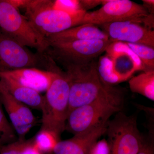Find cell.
<instances>
[{"instance_id": "7", "label": "cell", "mask_w": 154, "mask_h": 154, "mask_svg": "<svg viewBox=\"0 0 154 154\" xmlns=\"http://www.w3.org/2000/svg\"><path fill=\"white\" fill-rule=\"evenodd\" d=\"M111 154H137L145 136L137 125V114L128 116L120 111L107 123L106 133Z\"/></svg>"}, {"instance_id": "4", "label": "cell", "mask_w": 154, "mask_h": 154, "mask_svg": "<svg viewBox=\"0 0 154 154\" xmlns=\"http://www.w3.org/2000/svg\"><path fill=\"white\" fill-rule=\"evenodd\" d=\"M124 99H99L72 110L65 130L74 135L82 134L106 125L110 117L122 111Z\"/></svg>"}, {"instance_id": "30", "label": "cell", "mask_w": 154, "mask_h": 154, "mask_svg": "<svg viewBox=\"0 0 154 154\" xmlns=\"http://www.w3.org/2000/svg\"><path fill=\"white\" fill-rule=\"evenodd\" d=\"M0 148H1V147H0Z\"/></svg>"}, {"instance_id": "13", "label": "cell", "mask_w": 154, "mask_h": 154, "mask_svg": "<svg viewBox=\"0 0 154 154\" xmlns=\"http://www.w3.org/2000/svg\"><path fill=\"white\" fill-rule=\"evenodd\" d=\"M57 66L52 71L30 68L3 72H0V77L11 78L22 85L41 93L46 92L52 82Z\"/></svg>"}, {"instance_id": "25", "label": "cell", "mask_w": 154, "mask_h": 154, "mask_svg": "<svg viewBox=\"0 0 154 154\" xmlns=\"http://www.w3.org/2000/svg\"><path fill=\"white\" fill-rule=\"evenodd\" d=\"M137 154H154V131H149V133L145 137L143 144Z\"/></svg>"}, {"instance_id": "10", "label": "cell", "mask_w": 154, "mask_h": 154, "mask_svg": "<svg viewBox=\"0 0 154 154\" xmlns=\"http://www.w3.org/2000/svg\"><path fill=\"white\" fill-rule=\"evenodd\" d=\"M99 26L112 42L143 45L154 48V30L140 23L124 21L105 23Z\"/></svg>"}, {"instance_id": "21", "label": "cell", "mask_w": 154, "mask_h": 154, "mask_svg": "<svg viewBox=\"0 0 154 154\" xmlns=\"http://www.w3.org/2000/svg\"><path fill=\"white\" fill-rule=\"evenodd\" d=\"M0 99V147L18 140L17 133L6 117Z\"/></svg>"}, {"instance_id": "22", "label": "cell", "mask_w": 154, "mask_h": 154, "mask_svg": "<svg viewBox=\"0 0 154 154\" xmlns=\"http://www.w3.org/2000/svg\"><path fill=\"white\" fill-rule=\"evenodd\" d=\"M53 8L68 13L75 14L82 10L79 0H55L51 1Z\"/></svg>"}, {"instance_id": "2", "label": "cell", "mask_w": 154, "mask_h": 154, "mask_svg": "<svg viewBox=\"0 0 154 154\" xmlns=\"http://www.w3.org/2000/svg\"><path fill=\"white\" fill-rule=\"evenodd\" d=\"M44 96L40 129L49 131L60 140L68 116L70 86L65 72L58 66Z\"/></svg>"}, {"instance_id": "29", "label": "cell", "mask_w": 154, "mask_h": 154, "mask_svg": "<svg viewBox=\"0 0 154 154\" xmlns=\"http://www.w3.org/2000/svg\"><path fill=\"white\" fill-rule=\"evenodd\" d=\"M143 5L147 9L149 14H154V1L153 0H143Z\"/></svg>"}, {"instance_id": "8", "label": "cell", "mask_w": 154, "mask_h": 154, "mask_svg": "<svg viewBox=\"0 0 154 154\" xmlns=\"http://www.w3.org/2000/svg\"><path fill=\"white\" fill-rule=\"evenodd\" d=\"M111 42L109 39L48 42L49 46L45 53L63 66L83 65L105 52Z\"/></svg>"}, {"instance_id": "1", "label": "cell", "mask_w": 154, "mask_h": 154, "mask_svg": "<svg viewBox=\"0 0 154 154\" xmlns=\"http://www.w3.org/2000/svg\"><path fill=\"white\" fill-rule=\"evenodd\" d=\"M97 63L94 60L83 65L63 66L70 86L68 115L75 108L99 99H124L121 89L109 85L101 79Z\"/></svg>"}, {"instance_id": "9", "label": "cell", "mask_w": 154, "mask_h": 154, "mask_svg": "<svg viewBox=\"0 0 154 154\" xmlns=\"http://www.w3.org/2000/svg\"><path fill=\"white\" fill-rule=\"evenodd\" d=\"M150 14L143 5L129 0H105L99 10L86 13L81 25L99 26L110 22L130 21L144 25Z\"/></svg>"}, {"instance_id": "6", "label": "cell", "mask_w": 154, "mask_h": 154, "mask_svg": "<svg viewBox=\"0 0 154 154\" xmlns=\"http://www.w3.org/2000/svg\"><path fill=\"white\" fill-rule=\"evenodd\" d=\"M54 64L46 53L31 52L0 29V72L30 68L51 71Z\"/></svg>"}, {"instance_id": "15", "label": "cell", "mask_w": 154, "mask_h": 154, "mask_svg": "<svg viewBox=\"0 0 154 154\" xmlns=\"http://www.w3.org/2000/svg\"><path fill=\"white\" fill-rule=\"evenodd\" d=\"M107 39L106 34L98 26L92 24L78 25L46 38L48 42Z\"/></svg>"}, {"instance_id": "26", "label": "cell", "mask_w": 154, "mask_h": 154, "mask_svg": "<svg viewBox=\"0 0 154 154\" xmlns=\"http://www.w3.org/2000/svg\"><path fill=\"white\" fill-rule=\"evenodd\" d=\"M103 0H81L80 1V5L82 10L87 11L97 7L99 5H102Z\"/></svg>"}, {"instance_id": "24", "label": "cell", "mask_w": 154, "mask_h": 154, "mask_svg": "<svg viewBox=\"0 0 154 154\" xmlns=\"http://www.w3.org/2000/svg\"><path fill=\"white\" fill-rule=\"evenodd\" d=\"M88 154H110V146L107 140L103 139L97 141L92 147Z\"/></svg>"}, {"instance_id": "19", "label": "cell", "mask_w": 154, "mask_h": 154, "mask_svg": "<svg viewBox=\"0 0 154 154\" xmlns=\"http://www.w3.org/2000/svg\"><path fill=\"white\" fill-rule=\"evenodd\" d=\"M125 43L139 58L144 68V72L154 71V48L143 45Z\"/></svg>"}, {"instance_id": "17", "label": "cell", "mask_w": 154, "mask_h": 154, "mask_svg": "<svg viewBox=\"0 0 154 154\" xmlns=\"http://www.w3.org/2000/svg\"><path fill=\"white\" fill-rule=\"evenodd\" d=\"M131 91L154 102V71L143 72L131 78L128 82Z\"/></svg>"}, {"instance_id": "5", "label": "cell", "mask_w": 154, "mask_h": 154, "mask_svg": "<svg viewBox=\"0 0 154 154\" xmlns=\"http://www.w3.org/2000/svg\"><path fill=\"white\" fill-rule=\"evenodd\" d=\"M0 29L25 47L44 53L49 45L46 38L34 28L8 0H0Z\"/></svg>"}, {"instance_id": "14", "label": "cell", "mask_w": 154, "mask_h": 154, "mask_svg": "<svg viewBox=\"0 0 154 154\" xmlns=\"http://www.w3.org/2000/svg\"><path fill=\"white\" fill-rule=\"evenodd\" d=\"M106 125L89 132L75 135L66 140L57 143L52 154H88L93 145L105 134Z\"/></svg>"}, {"instance_id": "12", "label": "cell", "mask_w": 154, "mask_h": 154, "mask_svg": "<svg viewBox=\"0 0 154 154\" xmlns=\"http://www.w3.org/2000/svg\"><path fill=\"white\" fill-rule=\"evenodd\" d=\"M105 52L111 60L113 72L120 83L130 79L137 71L144 72V68L139 58L125 42H111Z\"/></svg>"}, {"instance_id": "11", "label": "cell", "mask_w": 154, "mask_h": 154, "mask_svg": "<svg viewBox=\"0 0 154 154\" xmlns=\"http://www.w3.org/2000/svg\"><path fill=\"white\" fill-rule=\"evenodd\" d=\"M0 99L18 140L26 139V135L37 123L36 117L28 106L17 101L10 94L1 79Z\"/></svg>"}, {"instance_id": "20", "label": "cell", "mask_w": 154, "mask_h": 154, "mask_svg": "<svg viewBox=\"0 0 154 154\" xmlns=\"http://www.w3.org/2000/svg\"><path fill=\"white\" fill-rule=\"evenodd\" d=\"M97 70L101 79L107 85L116 86L120 83L118 77L113 72L111 60L106 54L99 58L97 63Z\"/></svg>"}, {"instance_id": "23", "label": "cell", "mask_w": 154, "mask_h": 154, "mask_svg": "<svg viewBox=\"0 0 154 154\" xmlns=\"http://www.w3.org/2000/svg\"><path fill=\"white\" fill-rule=\"evenodd\" d=\"M33 140V137L24 140H18L12 143L2 146L0 148V154H23L26 146Z\"/></svg>"}, {"instance_id": "18", "label": "cell", "mask_w": 154, "mask_h": 154, "mask_svg": "<svg viewBox=\"0 0 154 154\" xmlns=\"http://www.w3.org/2000/svg\"><path fill=\"white\" fill-rule=\"evenodd\" d=\"M59 139L49 131L40 129L33 137V144L42 153L52 154Z\"/></svg>"}, {"instance_id": "16", "label": "cell", "mask_w": 154, "mask_h": 154, "mask_svg": "<svg viewBox=\"0 0 154 154\" xmlns=\"http://www.w3.org/2000/svg\"><path fill=\"white\" fill-rule=\"evenodd\" d=\"M10 94L17 101L28 107L41 111L44 96L31 88L21 85L8 77H0Z\"/></svg>"}, {"instance_id": "28", "label": "cell", "mask_w": 154, "mask_h": 154, "mask_svg": "<svg viewBox=\"0 0 154 154\" xmlns=\"http://www.w3.org/2000/svg\"><path fill=\"white\" fill-rule=\"evenodd\" d=\"M23 154H43L33 144V140L32 142L26 146L24 149Z\"/></svg>"}, {"instance_id": "27", "label": "cell", "mask_w": 154, "mask_h": 154, "mask_svg": "<svg viewBox=\"0 0 154 154\" xmlns=\"http://www.w3.org/2000/svg\"><path fill=\"white\" fill-rule=\"evenodd\" d=\"M9 2L16 8L25 9L30 0H8Z\"/></svg>"}, {"instance_id": "3", "label": "cell", "mask_w": 154, "mask_h": 154, "mask_svg": "<svg viewBox=\"0 0 154 154\" xmlns=\"http://www.w3.org/2000/svg\"><path fill=\"white\" fill-rule=\"evenodd\" d=\"M25 16L45 38L81 25L87 11L68 14L53 8L50 0H30Z\"/></svg>"}]
</instances>
